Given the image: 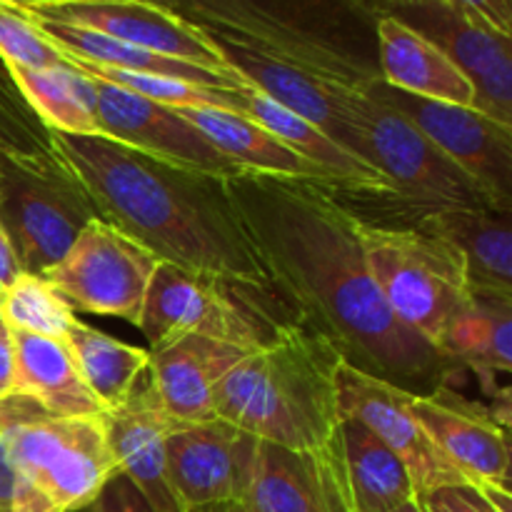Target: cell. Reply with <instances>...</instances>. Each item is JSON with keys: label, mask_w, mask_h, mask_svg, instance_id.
<instances>
[{"label": "cell", "mask_w": 512, "mask_h": 512, "mask_svg": "<svg viewBox=\"0 0 512 512\" xmlns=\"http://www.w3.org/2000/svg\"><path fill=\"white\" fill-rule=\"evenodd\" d=\"M225 190L278 293L345 363L413 395L448 385L458 365L385 305L360 220L335 185L240 173L225 178Z\"/></svg>", "instance_id": "6da1fadb"}, {"label": "cell", "mask_w": 512, "mask_h": 512, "mask_svg": "<svg viewBox=\"0 0 512 512\" xmlns=\"http://www.w3.org/2000/svg\"><path fill=\"white\" fill-rule=\"evenodd\" d=\"M50 138L105 223L158 260L285 303L230 203L225 178L150 158L103 135L50 130Z\"/></svg>", "instance_id": "7a4b0ae2"}, {"label": "cell", "mask_w": 512, "mask_h": 512, "mask_svg": "<svg viewBox=\"0 0 512 512\" xmlns=\"http://www.w3.org/2000/svg\"><path fill=\"white\" fill-rule=\"evenodd\" d=\"M340 363L328 340L303 323L290 325L220 378L213 393L215 418L280 448H323L340 430Z\"/></svg>", "instance_id": "3957f363"}, {"label": "cell", "mask_w": 512, "mask_h": 512, "mask_svg": "<svg viewBox=\"0 0 512 512\" xmlns=\"http://www.w3.org/2000/svg\"><path fill=\"white\" fill-rule=\"evenodd\" d=\"M165 8L325 78L355 88L380 80L373 0H165Z\"/></svg>", "instance_id": "277c9868"}, {"label": "cell", "mask_w": 512, "mask_h": 512, "mask_svg": "<svg viewBox=\"0 0 512 512\" xmlns=\"http://www.w3.org/2000/svg\"><path fill=\"white\" fill-rule=\"evenodd\" d=\"M295 323L300 320L290 305L160 260L138 328L148 340V350L200 335L253 353Z\"/></svg>", "instance_id": "5b68a950"}, {"label": "cell", "mask_w": 512, "mask_h": 512, "mask_svg": "<svg viewBox=\"0 0 512 512\" xmlns=\"http://www.w3.org/2000/svg\"><path fill=\"white\" fill-rule=\"evenodd\" d=\"M0 445L20 478L63 512L93 503L118 473L103 418H68L25 395L0 403Z\"/></svg>", "instance_id": "8992f818"}, {"label": "cell", "mask_w": 512, "mask_h": 512, "mask_svg": "<svg viewBox=\"0 0 512 512\" xmlns=\"http://www.w3.org/2000/svg\"><path fill=\"white\" fill-rule=\"evenodd\" d=\"M360 238L385 305L405 328L438 350L453 320L473 298L465 260L450 243L410 225L360 220Z\"/></svg>", "instance_id": "52a82bcc"}, {"label": "cell", "mask_w": 512, "mask_h": 512, "mask_svg": "<svg viewBox=\"0 0 512 512\" xmlns=\"http://www.w3.org/2000/svg\"><path fill=\"white\" fill-rule=\"evenodd\" d=\"M93 218L98 210L88 190L58 150L48 158L0 160V220L23 273H48Z\"/></svg>", "instance_id": "ba28073f"}, {"label": "cell", "mask_w": 512, "mask_h": 512, "mask_svg": "<svg viewBox=\"0 0 512 512\" xmlns=\"http://www.w3.org/2000/svg\"><path fill=\"white\" fill-rule=\"evenodd\" d=\"M368 90L363 113V155L388 178L410 210L495 208L493 198L435 148L403 113Z\"/></svg>", "instance_id": "9c48e42d"}, {"label": "cell", "mask_w": 512, "mask_h": 512, "mask_svg": "<svg viewBox=\"0 0 512 512\" xmlns=\"http://www.w3.org/2000/svg\"><path fill=\"white\" fill-rule=\"evenodd\" d=\"M160 260L103 218H93L45 278L80 313L108 315L138 325L150 278Z\"/></svg>", "instance_id": "30bf717a"}, {"label": "cell", "mask_w": 512, "mask_h": 512, "mask_svg": "<svg viewBox=\"0 0 512 512\" xmlns=\"http://www.w3.org/2000/svg\"><path fill=\"white\" fill-rule=\"evenodd\" d=\"M198 28V25H195ZM205 38L215 45L223 63L258 93L268 95L290 113L300 115L315 128L323 130L330 140L343 145L348 153L363 155V113L368 105V90L325 75L305 70L300 65L280 60L275 55L255 50L230 35L200 28ZM368 163V160H365ZM370 165V163H368Z\"/></svg>", "instance_id": "8fae6325"}, {"label": "cell", "mask_w": 512, "mask_h": 512, "mask_svg": "<svg viewBox=\"0 0 512 512\" xmlns=\"http://www.w3.org/2000/svg\"><path fill=\"white\" fill-rule=\"evenodd\" d=\"M370 93L403 113L430 143L443 150L493 198L495 208L512 213V128L475 108L415 98L383 80Z\"/></svg>", "instance_id": "7c38bea8"}, {"label": "cell", "mask_w": 512, "mask_h": 512, "mask_svg": "<svg viewBox=\"0 0 512 512\" xmlns=\"http://www.w3.org/2000/svg\"><path fill=\"white\" fill-rule=\"evenodd\" d=\"M335 385H338L340 420H358L385 448L393 450L408 468L415 493L425 495L443 485L468 483L463 473L435 448L413 415L410 410L413 393L363 373L345 360L338 365Z\"/></svg>", "instance_id": "4fadbf2b"}, {"label": "cell", "mask_w": 512, "mask_h": 512, "mask_svg": "<svg viewBox=\"0 0 512 512\" xmlns=\"http://www.w3.org/2000/svg\"><path fill=\"white\" fill-rule=\"evenodd\" d=\"M88 78L95 90L93 118L103 138L128 145L150 158L200 170L215 178H235L245 173L218 153L210 140L175 108L153 103L95 75Z\"/></svg>", "instance_id": "5bb4252c"}, {"label": "cell", "mask_w": 512, "mask_h": 512, "mask_svg": "<svg viewBox=\"0 0 512 512\" xmlns=\"http://www.w3.org/2000/svg\"><path fill=\"white\" fill-rule=\"evenodd\" d=\"M395 15L438 45L475 90V110L512 128V35H503L458 8L440 3L385 5Z\"/></svg>", "instance_id": "9a60e30c"}, {"label": "cell", "mask_w": 512, "mask_h": 512, "mask_svg": "<svg viewBox=\"0 0 512 512\" xmlns=\"http://www.w3.org/2000/svg\"><path fill=\"white\" fill-rule=\"evenodd\" d=\"M18 5L33 18L78 25L135 48L233 73L203 30L163 5L143 0H35Z\"/></svg>", "instance_id": "2e32d148"}, {"label": "cell", "mask_w": 512, "mask_h": 512, "mask_svg": "<svg viewBox=\"0 0 512 512\" xmlns=\"http://www.w3.org/2000/svg\"><path fill=\"white\" fill-rule=\"evenodd\" d=\"M243 500L255 512H353L340 430L308 453L255 440Z\"/></svg>", "instance_id": "e0dca14e"}, {"label": "cell", "mask_w": 512, "mask_h": 512, "mask_svg": "<svg viewBox=\"0 0 512 512\" xmlns=\"http://www.w3.org/2000/svg\"><path fill=\"white\" fill-rule=\"evenodd\" d=\"M253 443L218 418L180 425L165 445V473L180 512L243 500Z\"/></svg>", "instance_id": "ac0fdd59"}, {"label": "cell", "mask_w": 512, "mask_h": 512, "mask_svg": "<svg viewBox=\"0 0 512 512\" xmlns=\"http://www.w3.org/2000/svg\"><path fill=\"white\" fill-rule=\"evenodd\" d=\"M410 410L435 448L470 485L510 493L508 425L493 410L468 403L448 385L430 395H413Z\"/></svg>", "instance_id": "d6986e66"}, {"label": "cell", "mask_w": 512, "mask_h": 512, "mask_svg": "<svg viewBox=\"0 0 512 512\" xmlns=\"http://www.w3.org/2000/svg\"><path fill=\"white\" fill-rule=\"evenodd\" d=\"M180 425L160 403L148 370L128 398L103 415L105 440L118 473L158 512H180L165 473V445Z\"/></svg>", "instance_id": "ffe728a7"}, {"label": "cell", "mask_w": 512, "mask_h": 512, "mask_svg": "<svg viewBox=\"0 0 512 512\" xmlns=\"http://www.w3.org/2000/svg\"><path fill=\"white\" fill-rule=\"evenodd\" d=\"M148 353V375L158 390L160 403L178 423L193 425L215 418V385L250 350L213 338L188 335Z\"/></svg>", "instance_id": "44dd1931"}, {"label": "cell", "mask_w": 512, "mask_h": 512, "mask_svg": "<svg viewBox=\"0 0 512 512\" xmlns=\"http://www.w3.org/2000/svg\"><path fill=\"white\" fill-rule=\"evenodd\" d=\"M378 65L385 85L415 98L475 108V90L458 65L395 15L378 18Z\"/></svg>", "instance_id": "7402d4cb"}, {"label": "cell", "mask_w": 512, "mask_h": 512, "mask_svg": "<svg viewBox=\"0 0 512 512\" xmlns=\"http://www.w3.org/2000/svg\"><path fill=\"white\" fill-rule=\"evenodd\" d=\"M240 113L248 115L258 125H263L273 138L288 145L293 153L313 163L315 168L323 170L330 183L350 190H375V193H395L393 185L388 183L383 173L358 155L348 153L343 145L330 140L323 130L315 128L300 115L290 113L288 108L270 100L268 95L258 93L255 88L245 85L240 88ZM398 195V193H395Z\"/></svg>", "instance_id": "603a6c76"}, {"label": "cell", "mask_w": 512, "mask_h": 512, "mask_svg": "<svg viewBox=\"0 0 512 512\" xmlns=\"http://www.w3.org/2000/svg\"><path fill=\"white\" fill-rule=\"evenodd\" d=\"M13 343L15 395L68 418H103L105 408L90 393L65 340L8 330Z\"/></svg>", "instance_id": "cb8c5ba5"}, {"label": "cell", "mask_w": 512, "mask_h": 512, "mask_svg": "<svg viewBox=\"0 0 512 512\" xmlns=\"http://www.w3.org/2000/svg\"><path fill=\"white\" fill-rule=\"evenodd\" d=\"M185 120L195 125L210 140L218 153L245 173L280 175V178H300L330 183L328 175L298 153L280 143L263 125L250 120L238 110L223 108H175Z\"/></svg>", "instance_id": "d4e9b609"}, {"label": "cell", "mask_w": 512, "mask_h": 512, "mask_svg": "<svg viewBox=\"0 0 512 512\" xmlns=\"http://www.w3.org/2000/svg\"><path fill=\"white\" fill-rule=\"evenodd\" d=\"M33 23L38 25L40 33L55 48L63 50L70 58L85 60V63L103 65V68L115 70H130V73L165 75V78L188 80V83L208 85V88H245V83L235 73H223V70L205 68V65L188 63V60L168 58V55L153 53V50L135 48V45L123 43V40L95 33V30L40 18H33Z\"/></svg>", "instance_id": "484cf974"}, {"label": "cell", "mask_w": 512, "mask_h": 512, "mask_svg": "<svg viewBox=\"0 0 512 512\" xmlns=\"http://www.w3.org/2000/svg\"><path fill=\"white\" fill-rule=\"evenodd\" d=\"M340 448L353 512H393L418 495L403 460L363 423L340 420Z\"/></svg>", "instance_id": "4316f807"}, {"label": "cell", "mask_w": 512, "mask_h": 512, "mask_svg": "<svg viewBox=\"0 0 512 512\" xmlns=\"http://www.w3.org/2000/svg\"><path fill=\"white\" fill-rule=\"evenodd\" d=\"M453 365L480 375H508L512 370V295L473 290L468 308L453 320L438 345Z\"/></svg>", "instance_id": "83f0119b"}, {"label": "cell", "mask_w": 512, "mask_h": 512, "mask_svg": "<svg viewBox=\"0 0 512 512\" xmlns=\"http://www.w3.org/2000/svg\"><path fill=\"white\" fill-rule=\"evenodd\" d=\"M15 88L40 123L55 133L100 135L95 125V90L85 73L68 68H23L8 65Z\"/></svg>", "instance_id": "f1b7e54d"}, {"label": "cell", "mask_w": 512, "mask_h": 512, "mask_svg": "<svg viewBox=\"0 0 512 512\" xmlns=\"http://www.w3.org/2000/svg\"><path fill=\"white\" fill-rule=\"evenodd\" d=\"M65 345L78 365L80 378L100 400L105 413L118 408L148 370V350L123 343L83 320L70 325Z\"/></svg>", "instance_id": "f546056e"}, {"label": "cell", "mask_w": 512, "mask_h": 512, "mask_svg": "<svg viewBox=\"0 0 512 512\" xmlns=\"http://www.w3.org/2000/svg\"><path fill=\"white\" fill-rule=\"evenodd\" d=\"M0 315L8 330L45 335L65 340L75 313L40 275L20 273L5 290H0Z\"/></svg>", "instance_id": "4dcf8cb0"}, {"label": "cell", "mask_w": 512, "mask_h": 512, "mask_svg": "<svg viewBox=\"0 0 512 512\" xmlns=\"http://www.w3.org/2000/svg\"><path fill=\"white\" fill-rule=\"evenodd\" d=\"M68 60L80 73L108 80V83L130 90L135 95H143V98L153 100V103L170 105V108H223L238 110L240 113V88H208V85H195L188 83V80L165 78V75L103 68V65L85 63V60L70 58V55Z\"/></svg>", "instance_id": "1f68e13d"}, {"label": "cell", "mask_w": 512, "mask_h": 512, "mask_svg": "<svg viewBox=\"0 0 512 512\" xmlns=\"http://www.w3.org/2000/svg\"><path fill=\"white\" fill-rule=\"evenodd\" d=\"M53 153L50 130L30 110L0 60V160H35Z\"/></svg>", "instance_id": "d6a6232c"}, {"label": "cell", "mask_w": 512, "mask_h": 512, "mask_svg": "<svg viewBox=\"0 0 512 512\" xmlns=\"http://www.w3.org/2000/svg\"><path fill=\"white\" fill-rule=\"evenodd\" d=\"M0 60L23 68H68L70 60L55 48L15 0H0Z\"/></svg>", "instance_id": "836d02e7"}, {"label": "cell", "mask_w": 512, "mask_h": 512, "mask_svg": "<svg viewBox=\"0 0 512 512\" xmlns=\"http://www.w3.org/2000/svg\"><path fill=\"white\" fill-rule=\"evenodd\" d=\"M418 498L428 512H503L483 488L470 483L443 485Z\"/></svg>", "instance_id": "e575fe53"}, {"label": "cell", "mask_w": 512, "mask_h": 512, "mask_svg": "<svg viewBox=\"0 0 512 512\" xmlns=\"http://www.w3.org/2000/svg\"><path fill=\"white\" fill-rule=\"evenodd\" d=\"M78 512H158L145 500V495L125 478L123 473H115L108 483L103 485L93 503L85 505Z\"/></svg>", "instance_id": "d590c367"}, {"label": "cell", "mask_w": 512, "mask_h": 512, "mask_svg": "<svg viewBox=\"0 0 512 512\" xmlns=\"http://www.w3.org/2000/svg\"><path fill=\"white\" fill-rule=\"evenodd\" d=\"M448 3L468 18L503 35H512V0H448Z\"/></svg>", "instance_id": "8d00e7d4"}, {"label": "cell", "mask_w": 512, "mask_h": 512, "mask_svg": "<svg viewBox=\"0 0 512 512\" xmlns=\"http://www.w3.org/2000/svg\"><path fill=\"white\" fill-rule=\"evenodd\" d=\"M10 512H63V510H60L58 505L50 503L43 493H38L33 485H28L23 480L20 488L15 490L13 500H10Z\"/></svg>", "instance_id": "74e56055"}, {"label": "cell", "mask_w": 512, "mask_h": 512, "mask_svg": "<svg viewBox=\"0 0 512 512\" xmlns=\"http://www.w3.org/2000/svg\"><path fill=\"white\" fill-rule=\"evenodd\" d=\"M15 393V370H13V343L10 333H0V403Z\"/></svg>", "instance_id": "f35d334b"}, {"label": "cell", "mask_w": 512, "mask_h": 512, "mask_svg": "<svg viewBox=\"0 0 512 512\" xmlns=\"http://www.w3.org/2000/svg\"><path fill=\"white\" fill-rule=\"evenodd\" d=\"M20 273H23V268H20L18 255H15L13 243H10L8 233L3 228V220H0V290L8 288Z\"/></svg>", "instance_id": "ab89813d"}, {"label": "cell", "mask_w": 512, "mask_h": 512, "mask_svg": "<svg viewBox=\"0 0 512 512\" xmlns=\"http://www.w3.org/2000/svg\"><path fill=\"white\" fill-rule=\"evenodd\" d=\"M188 512H255L245 500H225V503L205 505V508H195Z\"/></svg>", "instance_id": "60d3db41"}, {"label": "cell", "mask_w": 512, "mask_h": 512, "mask_svg": "<svg viewBox=\"0 0 512 512\" xmlns=\"http://www.w3.org/2000/svg\"><path fill=\"white\" fill-rule=\"evenodd\" d=\"M393 512H428V510L423 508L420 498H418V495H415V498H410L408 503H403V505H400V508H395Z\"/></svg>", "instance_id": "b9f144b4"}, {"label": "cell", "mask_w": 512, "mask_h": 512, "mask_svg": "<svg viewBox=\"0 0 512 512\" xmlns=\"http://www.w3.org/2000/svg\"><path fill=\"white\" fill-rule=\"evenodd\" d=\"M420 3H440V0H385V5H420Z\"/></svg>", "instance_id": "7bdbcfd3"}, {"label": "cell", "mask_w": 512, "mask_h": 512, "mask_svg": "<svg viewBox=\"0 0 512 512\" xmlns=\"http://www.w3.org/2000/svg\"><path fill=\"white\" fill-rule=\"evenodd\" d=\"M143 3H155V5H163L165 8V0H143Z\"/></svg>", "instance_id": "ee69618b"}, {"label": "cell", "mask_w": 512, "mask_h": 512, "mask_svg": "<svg viewBox=\"0 0 512 512\" xmlns=\"http://www.w3.org/2000/svg\"><path fill=\"white\" fill-rule=\"evenodd\" d=\"M373 3L378 5V8H380V13H383V3H385V0H373Z\"/></svg>", "instance_id": "f6af8a7d"}, {"label": "cell", "mask_w": 512, "mask_h": 512, "mask_svg": "<svg viewBox=\"0 0 512 512\" xmlns=\"http://www.w3.org/2000/svg\"><path fill=\"white\" fill-rule=\"evenodd\" d=\"M3 330H8V328H5V323H3V315H0V333H3Z\"/></svg>", "instance_id": "bcb514c9"}, {"label": "cell", "mask_w": 512, "mask_h": 512, "mask_svg": "<svg viewBox=\"0 0 512 512\" xmlns=\"http://www.w3.org/2000/svg\"><path fill=\"white\" fill-rule=\"evenodd\" d=\"M0 512H10V508H5V505H0Z\"/></svg>", "instance_id": "7dc6e473"}, {"label": "cell", "mask_w": 512, "mask_h": 512, "mask_svg": "<svg viewBox=\"0 0 512 512\" xmlns=\"http://www.w3.org/2000/svg\"><path fill=\"white\" fill-rule=\"evenodd\" d=\"M18 3H35V0H18Z\"/></svg>", "instance_id": "c3c4849f"}]
</instances>
